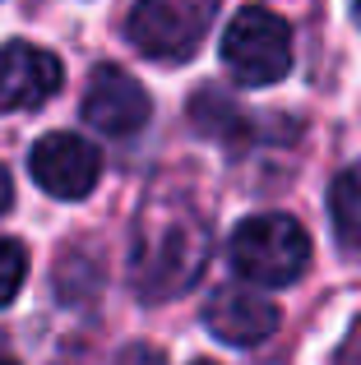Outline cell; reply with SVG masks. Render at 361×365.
<instances>
[{"mask_svg": "<svg viewBox=\"0 0 361 365\" xmlns=\"http://www.w3.org/2000/svg\"><path fill=\"white\" fill-rule=\"evenodd\" d=\"M208 264V222L190 204L148 199L130 232V282L139 301H172Z\"/></svg>", "mask_w": 361, "mask_h": 365, "instance_id": "6da1fadb", "label": "cell"}, {"mask_svg": "<svg viewBox=\"0 0 361 365\" xmlns=\"http://www.w3.org/2000/svg\"><path fill=\"white\" fill-rule=\"evenodd\" d=\"M227 259L250 287H292L310 264V236L288 213H255L236 222Z\"/></svg>", "mask_w": 361, "mask_h": 365, "instance_id": "7a4b0ae2", "label": "cell"}, {"mask_svg": "<svg viewBox=\"0 0 361 365\" xmlns=\"http://www.w3.org/2000/svg\"><path fill=\"white\" fill-rule=\"evenodd\" d=\"M223 65L241 88H269L292 74V28L264 5H245L223 33Z\"/></svg>", "mask_w": 361, "mask_h": 365, "instance_id": "3957f363", "label": "cell"}, {"mask_svg": "<svg viewBox=\"0 0 361 365\" xmlns=\"http://www.w3.org/2000/svg\"><path fill=\"white\" fill-rule=\"evenodd\" d=\"M218 0H139L126 19V37L148 61H190L208 37Z\"/></svg>", "mask_w": 361, "mask_h": 365, "instance_id": "277c9868", "label": "cell"}, {"mask_svg": "<svg viewBox=\"0 0 361 365\" xmlns=\"http://www.w3.org/2000/svg\"><path fill=\"white\" fill-rule=\"evenodd\" d=\"M28 171H33L37 190H46L51 199H83V195H93V185L102 176V153L83 134L51 130L33 143Z\"/></svg>", "mask_w": 361, "mask_h": 365, "instance_id": "5b68a950", "label": "cell"}, {"mask_svg": "<svg viewBox=\"0 0 361 365\" xmlns=\"http://www.w3.org/2000/svg\"><path fill=\"white\" fill-rule=\"evenodd\" d=\"M148 102L144 83L135 74H126L121 65H98L88 74V88H83V120L102 134H135L148 125Z\"/></svg>", "mask_w": 361, "mask_h": 365, "instance_id": "8992f818", "label": "cell"}, {"mask_svg": "<svg viewBox=\"0 0 361 365\" xmlns=\"http://www.w3.org/2000/svg\"><path fill=\"white\" fill-rule=\"evenodd\" d=\"M204 324L227 347H260L278 329V305L255 287H218L204 301Z\"/></svg>", "mask_w": 361, "mask_h": 365, "instance_id": "52a82bcc", "label": "cell"}, {"mask_svg": "<svg viewBox=\"0 0 361 365\" xmlns=\"http://www.w3.org/2000/svg\"><path fill=\"white\" fill-rule=\"evenodd\" d=\"M65 83V70L51 51L33 42L0 46V111H33L46 98H56Z\"/></svg>", "mask_w": 361, "mask_h": 365, "instance_id": "ba28073f", "label": "cell"}, {"mask_svg": "<svg viewBox=\"0 0 361 365\" xmlns=\"http://www.w3.org/2000/svg\"><path fill=\"white\" fill-rule=\"evenodd\" d=\"M329 217H334L338 241L357 250L361 245V162L334 176V185H329Z\"/></svg>", "mask_w": 361, "mask_h": 365, "instance_id": "9c48e42d", "label": "cell"}, {"mask_svg": "<svg viewBox=\"0 0 361 365\" xmlns=\"http://www.w3.org/2000/svg\"><path fill=\"white\" fill-rule=\"evenodd\" d=\"M24 277H28V250H24V241L0 236V305H9L19 296Z\"/></svg>", "mask_w": 361, "mask_h": 365, "instance_id": "30bf717a", "label": "cell"}, {"mask_svg": "<svg viewBox=\"0 0 361 365\" xmlns=\"http://www.w3.org/2000/svg\"><path fill=\"white\" fill-rule=\"evenodd\" d=\"M116 365H163V351H153V347H144V342H135V347L121 351Z\"/></svg>", "mask_w": 361, "mask_h": 365, "instance_id": "8fae6325", "label": "cell"}, {"mask_svg": "<svg viewBox=\"0 0 361 365\" xmlns=\"http://www.w3.org/2000/svg\"><path fill=\"white\" fill-rule=\"evenodd\" d=\"M338 365H361V319H357V329L347 333L343 351H338Z\"/></svg>", "mask_w": 361, "mask_h": 365, "instance_id": "7c38bea8", "label": "cell"}, {"mask_svg": "<svg viewBox=\"0 0 361 365\" xmlns=\"http://www.w3.org/2000/svg\"><path fill=\"white\" fill-rule=\"evenodd\" d=\"M9 204H14V180H9V171L0 167V213H9Z\"/></svg>", "mask_w": 361, "mask_h": 365, "instance_id": "4fadbf2b", "label": "cell"}, {"mask_svg": "<svg viewBox=\"0 0 361 365\" xmlns=\"http://www.w3.org/2000/svg\"><path fill=\"white\" fill-rule=\"evenodd\" d=\"M352 14H357V24H361V0H352Z\"/></svg>", "mask_w": 361, "mask_h": 365, "instance_id": "5bb4252c", "label": "cell"}, {"mask_svg": "<svg viewBox=\"0 0 361 365\" xmlns=\"http://www.w3.org/2000/svg\"><path fill=\"white\" fill-rule=\"evenodd\" d=\"M0 365H14V361H5V356H0Z\"/></svg>", "mask_w": 361, "mask_h": 365, "instance_id": "9a60e30c", "label": "cell"}, {"mask_svg": "<svg viewBox=\"0 0 361 365\" xmlns=\"http://www.w3.org/2000/svg\"><path fill=\"white\" fill-rule=\"evenodd\" d=\"M195 365H208V361H195Z\"/></svg>", "mask_w": 361, "mask_h": 365, "instance_id": "2e32d148", "label": "cell"}]
</instances>
